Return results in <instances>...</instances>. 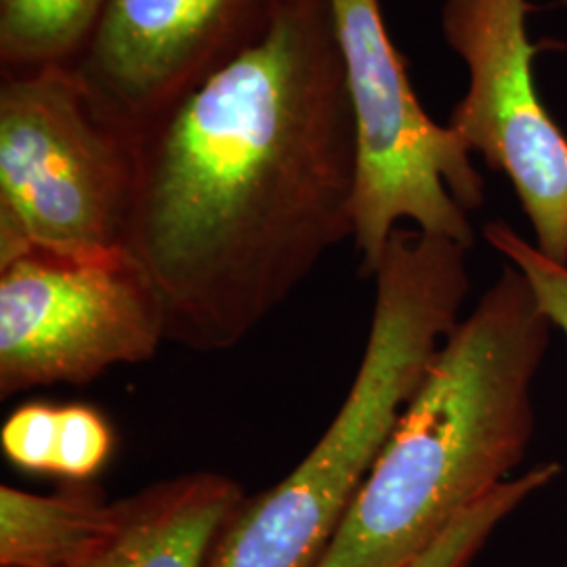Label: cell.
<instances>
[{
  "label": "cell",
  "instance_id": "1",
  "mask_svg": "<svg viewBox=\"0 0 567 567\" xmlns=\"http://www.w3.org/2000/svg\"><path fill=\"white\" fill-rule=\"evenodd\" d=\"M358 143L328 0H290L267 37L135 140L126 250L166 341H246L353 238Z\"/></svg>",
  "mask_w": 567,
  "mask_h": 567
},
{
  "label": "cell",
  "instance_id": "2",
  "mask_svg": "<svg viewBox=\"0 0 567 567\" xmlns=\"http://www.w3.org/2000/svg\"><path fill=\"white\" fill-rule=\"evenodd\" d=\"M553 328L507 265L440 347L316 567H405L515 477Z\"/></svg>",
  "mask_w": 567,
  "mask_h": 567
},
{
  "label": "cell",
  "instance_id": "3",
  "mask_svg": "<svg viewBox=\"0 0 567 567\" xmlns=\"http://www.w3.org/2000/svg\"><path fill=\"white\" fill-rule=\"evenodd\" d=\"M468 248L398 227L374 271L364 355L324 435L278 486L246 496L208 567H316L426 368L463 320Z\"/></svg>",
  "mask_w": 567,
  "mask_h": 567
},
{
  "label": "cell",
  "instance_id": "4",
  "mask_svg": "<svg viewBox=\"0 0 567 567\" xmlns=\"http://www.w3.org/2000/svg\"><path fill=\"white\" fill-rule=\"evenodd\" d=\"M133 192L135 142L95 112L70 65L2 72L0 267L126 250Z\"/></svg>",
  "mask_w": 567,
  "mask_h": 567
},
{
  "label": "cell",
  "instance_id": "5",
  "mask_svg": "<svg viewBox=\"0 0 567 567\" xmlns=\"http://www.w3.org/2000/svg\"><path fill=\"white\" fill-rule=\"evenodd\" d=\"M355 124L353 243L372 278L391 234L410 221L471 248L468 210L486 183L466 143L419 102L379 0H328Z\"/></svg>",
  "mask_w": 567,
  "mask_h": 567
},
{
  "label": "cell",
  "instance_id": "6",
  "mask_svg": "<svg viewBox=\"0 0 567 567\" xmlns=\"http://www.w3.org/2000/svg\"><path fill=\"white\" fill-rule=\"evenodd\" d=\"M166 341L163 301L128 250L74 259L30 252L0 267V398L84 385L142 364Z\"/></svg>",
  "mask_w": 567,
  "mask_h": 567
},
{
  "label": "cell",
  "instance_id": "7",
  "mask_svg": "<svg viewBox=\"0 0 567 567\" xmlns=\"http://www.w3.org/2000/svg\"><path fill=\"white\" fill-rule=\"evenodd\" d=\"M526 0H444L442 34L468 86L447 126L513 183L536 246L567 265V137L534 82Z\"/></svg>",
  "mask_w": 567,
  "mask_h": 567
},
{
  "label": "cell",
  "instance_id": "8",
  "mask_svg": "<svg viewBox=\"0 0 567 567\" xmlns=\"http://www.w3.org/2000/svg\"><path fill=\"white\" fill-rule=\"evenodd\" d=\"M290 0H107L72 72L133 142L267 37Z\"/></svg>",
  "mask_w": 567,
  "mask_h": 567
},
{
  "label": "cell",
  "instance_id": "9",
  "mask_svg": "<svg viewBox=\"0 0 567 567\" xmlns=\"http://www.w3.org/2000/svg\"><path fill=\"white\" fill-rule=\"evenodd\" d=\"M244 501L243 486L215 471L143 487L118 501L114 534L82 567H208Z\"/></svg>",
  "mask_w": 567,
  "mask_h": 567
},
{
  "label": "cell",
  "instance_id": "10",
  "mask_svg": "<svg viewBox=\"0 0 567 567\" xmlns=\"http://www.w3.org/2000/svg\"><path fill=\"white\" fill-rule=\"evenodd\" d=\"M118 501L89 482L53 494L0 487V567H82L110 540Z\"/></svg>",
  "mask_w": 567,
  "mask_h": 567
},
{
  "label": "cell",
  "instance_id": "11",
  "mask_svg": "<svg viewBox=\"0 0 567 567\" xmlns=\"http://www.w3.org/2000/svg\"><path fill=\"white\" fill-rule=\"evenodd\" d=\"M107 0H0V70L72 65Z\"/></svg>",
  "mask_w": 567,
  "mask_h": 567
},
{
  "label": "cell",
  "instance_id": "12",
  "mask_svg": "<svg viewBox=\"0 0 567 567\" xmlns=\"http://www.w3.org/2000/svg\"><path fill=\"white\" fill-rule=\"evenodd\" d=\"M561 475L559 463L532 466L492 489L480 503L458 515L446 532L405 567H468L486 547L489 536L517 508Z\"/></svg>",
  "mask_w": 567,
  "mask_h": 567
},
{
  "label": "cell",
  "instance_id": "13",
  "mask_svg": "<svg viewBox=\"0 0 567 567\" xmlns=\"http://www.w3.org/2000/svg\"><path fill=\"white\" fill-rule=\"evenodd\" d=\"M484 238L496 252L507 257L508 264L524 274L538 307L567 339V265L548 259L536 244L527 243L505 221L487 224Z\"/></svg>",
  "mask_w": 567,
  "mask_h": 567
},
{
  "label": "cell",
  "instance_id": "14",
  "mask_svg": "<svg viewBox=\"0 0 567 567\" xmlns=\"http://www.w3.org/2000/svg\"><path fill=\"white\" fill-rule=\"evenodd\" d=\"M114 435L102 414L89 405H61L53 475L89 482L110 458Z\"/></svg>",
  "mask_w": 567,
  "mask_h": 567
},
{
  "label": "cell",
  "instance_id": "15",
  "mask_svg": "<svg viewBox=\"0 0 567 567\" xmlns=\"http://www.w3.org/2000/svg\"><path fill=\"white\" fill-rule=\"evenodd\" d=\"M60 408L28 404L16 410L0 431V446L11 465L53 475Z\"/></svg>",
  "mask_w": 567,
  "mask_h": 567
}]
</instances>
